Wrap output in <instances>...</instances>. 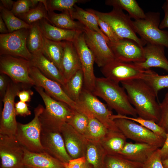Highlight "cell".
Returning a JSON list of instances; mask_svg holds the SVG:
<instances>
[{
    "mask_svg": "<svg viewBox=\"0 0 168 168\" xmlns=\"http://www.w3.org/2000/svg\"><path fill=\"white\" fill-rule=\"evenodd\" d=\"M121 83L139 117L157 123L160 115V105L156 100L157 96L152 89L142 79Z\"/></svg>",
    "mask_w": 168,
    "mask_h": 168,
    "instance_id": "6da1fadb",
    "label": "cell"
},
{
    "mask_svg": "<svg viewBox=\"0 0 168 168\" xmlns=\"http://www.w3.org/2000/svg\"><path fill=\"white\" fill-rule=\"evenodd\" d=\"M92 93L103 100L117 114L137 117L136 110L130 103L125 90L119 83L105 77H96Z\"/></svg>",
    "mask_w": 168,
    "mask_h": 168,
    "instance_id": "7a4b0ae2",
    "label": "cell"
},
{
    "mask_svg": "<svg viewBox=\"0 0 168 168\" xmlns=\"http://www.w3.org/2000/svg\"><path fill=\"white\" fill-rule=\"evenodd\" d=\"M34 88L41 97L45 105L39 116L41 128L60 132L62 126L67 123L74 110L67 104L53 98L42 87L35 86Z\"/></svg>",
    "mask_w": 168,
    "mask_h": 168,
    "instance_id": "3957f363",
    "label": "cell"
},
{
    "mask_svg": "<svg viewBox=\"0 0 168 168\" xmlns=\"http://www.w3.org/2000/svg\"><path fill=\"white\" fill-rule=\"evenodd\" d=\"M107 22L120 39L132 40L144 47L147 43L137 35L133 24V21L128 15L122 10L113 7L108 12H103L92 9H86Z\"/></svg>",
    "mask_w": 168,
    "mask_h": 168,
    "instance_id": "277c9868",
    "label": "cell"
},
{
    "mask_svg": "<svg viewBox=\"0 0 168 168\" xmlns=\"http://www.w3.org/2000/svg\"><path fill=\"white\" fill-rule=\"evenodd\" d=\"M160 13L149 12L142 19L134 20L133 24L136 34L146 43L168 48V31L159 28Z\"/></svg>",
    "mask_w": 168,
    "mask_h": 168,
    "instance_id": "5b68a950",
    "label": "cell"
},
{
    "mask_svg": "<svg viewBox=\"0 0 168 168\" xmlns=\"http://www.w3.org/2000/svg\"><path fill=\"white\" fill-rule=\"evenodd\" d=\"M44 108L39 104L34 110V118L29 123L17 122L16 137L25 149L31 152H44L40 142L41 125L39 119Z\"/></svg>",
    "mask_w": 168,
    "mask_h": 168,
    "instance_id": "8992f818",
    "label": "cell"
},
{
    "mask_svg": "<svg viewBox=\"0 0 168 168\" xmlns=\"http://www.w3.org/2000/svg\"><path fill=\"white\" fill-rule=\"evenodd\" d=\"M32 65L31 61L22 58L8 55L0 57V74L8 76L13 82L21 84L24 89L35 86L29 74Z\"/></svg>",
    "mask_w": 168,
    "mask_h": 168,
    "instance_id": "52a82bcc",
    "label": "cell"
},
{
    "mask_svg": "<svg viewBox=\"0 0 168 168\" xmlns=\"http://www.w3.org/2000/svg\"><path fill=\"white\" fill-rule=\"evenodd\" d=\"M24 88L21 84L9 81L2 101L3 108L0 122V134L16 136L17 129L15 110V98L17 92Z\"/></svg>",
    "mask_w": 168,
    "mask_h": 168,
    "instance_id": "ba28073f",
    "label": "cell"
},
{
    "mask_svg": "<svg viewBox=\"0 0 168 168\" xmlns=\"http://www.w3.org/2000/svg\"><path fill=\"white\" fill-rule=\"evenodd\" d=\"M114 120L118 129L127 139L137 142L151 145L158 148H161L164 143L165 139L135 122L121 118Z\"/></svg>",
    "mask_w": 168,
    "mask_h": 168,
    "instance_id": "9c48e42d",
    "label": "cell"
},
{
    "mask_svg": "<svg viewBox=\"0 0 168 168\" xmlns=\"http://www.w3.org/2000/svg\"><path fill=\"white\" fill-rule=\"evenodd\" d=\"M29 29H22L11 33L0 34V55L19 57L31 61L27 41Z\"/></svg>",
    "mask_w": 168,
    "mask_h": 168,
    "instance_id": "30bf717a",
    "label": "cell"
},
{
    "mask_svg": "<svg viewBox=\"0 0 168 168\" xmlns=\"http://www.w3.org/2000/svg\"><path fill=\"white\" fill-rule=\"evenodd\" d=\"M29 74L35 83V86L42 87L53 98L67 104L74 110L85 113V109L68 96L60 84L46 77L37 68L31 66Z\"/></svg>",
    "mask_w": 168,
    "mask_h": 168,
    "instance_id": "8fae6325",
    "label": "cell"
},
{
    "mask_svg": "<svg viewBox=\"0 0 168 168\" xmlns=\"http://www.w3.org/2000/svg\"><path fill=\"white\" fill-rule=\"evenodd\" d=\"M79 104L109 130L120 131L113 119L114 114L112 112L91 92L84 87L80 95Z\"/></svg>",
    "mask_w": 168,
    "mask_h": 168,
    "instance_id": "7c38bea8",
    "label": "cell"
},
{
    "mask_svg": "<svg viewBox=\"0 0 168 168\" xmlns=\"http://www.w3.org/2000/svg\"><path fill=\"white\" fill-rule=\"evenodd\" d=\"M147 70L141 68L134 63L114 59L101 68V71L104 77L119 83L131 80L142 79Z\"/></svg>",
    "mask_w": 168,
    "mask_h": 168,
    "instance_id": "4fadbf2b",
    "label": "cell"
},
{
    "mask_svg": "<svg viewBox=\"0 0 168 168\" xmlns=\"http://www.w3.org/2000/svg\"><path fill=\"white\" fill-rule=\"evenodd\" d=\"M24 148L16 136L0 134V168H23Z\"/></svg>",
    "mask_w": 168,
    "mask_h": 168,
    "instance_id": "5bb4252c",
    "label": "cell"
},
{
    "mask_svg": "<svg viewBox=\"0 0 168 168\" xmlns=\"http://www.w3.org/2000/svg\"><path fill=\"white\" fill-rule=\"evenodd\" d=\"M83 33L86 43L99 67L102 68L115 59L108 42L101 35L86 27Z\"/></svg>",
    "mask_w": 168,
    "mask_h": 168,
    "instance_id": "9a60e30c",
    "label": "cell"
},
{
    "mask_svg": "<svg viewBox=\"0 0 168 168\" xmlns=\"http://www.w3.org/2000/svg\"><path fill=\"white\" fill-rule=\"evenodd\" d=\"M72 42L81 64L83 74V87L92 92L96 78L94 71L95 59L92 52L86 43L83 32L80 33Z\"/></svg>",
    "mask_w": 168,
    "mask_h": 168,
    "instance_id": "2e32d148",
    "label": "cell"
},
{
    "mask_svg": "<svg viewBox=\"0 0 168 168\" xmlns=\"http://www.w3.org/2000/svg\"><path fill=\"white\" fill-rule=\"evenodd\" d=\"M108 45L115 60L127 63H137L145 60L143 46L130 39H120L114 43L109 42Z\"/></svg>",
    "mask_w": 168,
    "mask_h": 168,
    "instance_id": "e0dca14e",
    "label": "cell"
},
{
    "mask_svg": "<svg viewBox=\"0 0 168 168\" xmlns=\"http://www.w3.org/2000/svg\"><path fill=\"white\" fill-rule=\"evenodd\" d=\"M40 142L44 152L63 163H68L72 159L67 152L60 132L41 128Z\"/></svg>",
    "mask_w": 168,
    "mask_h": 168,
    "instance_id": "ac0fdd59",
    "label": "cell"
},
{
    "mask_svg": "<svg viewBox=\"0 0 168 168\" xmlns=\"http://www.w3.org/2000/svg\"><path fill=\"white\" fill-rule=\"evenodd\" d=\"M60 132L68 154L72 159L85 156L87 140L71 126L66 123Z\"/></svg>",
    "mask_w": 168,
    "mask_h": 168,
    "instance_id": "d6986e66",
    "label": "cell"
},
{
    "mask_svg": "<svg viewBox=\"0 0 168 168\" xmlns=\"http://www.w3.org/2000/svg\"><path fill=\"white\" fill-rule=\"evenodd\" d=\"M165 49L162 45L147 43L143 47L145 61L134 63L144 70L155 67L168 72V60L165 55Z\"/></svg>",
    "mask_w": 168,
    "mask_h": 168,
    "instance_id": "ffe728a7",
    "label": "cell"
},
{
    "mask_svg": "<svg viewBox=\"0 0 168 168\" xmlns=\"http://www.w3.org/2000/svg\"><path fill=\"white\" fill-rule=\"evenodd\" d=\"M158 149L147 143L127 142L119 154L128 160L143 164Z\"/></svg>",
    "mask_w": 168,
    "mask_h": 168,
    "instance_id": "44dd1931",
    "label": "cell"
},
{
    "mask_svg": "<svg viewBox=\"0 0 168 168\" xmlns=\"http://www.w3.org/2000/svg\"><path fill=\"white\" fill-rule=\"evenodd\" d=\"M22 164L27 168H65L61 161L45 152H31L25 148Z\"/></svg>",
    "mask_w": 168,
    "mask_h": 168,
    "instance_id": "7402d4cb",
    "label": "cell"
},
{
    "mask_svg": "<svg viewBox=\"0 0 168 168\" xmlns=\"http://www.w3.org/2000/svg\"><path fill=\"white\" fill-rule=\"evenodd\" d=\"M62 65L63 75L66 82L76 72L82 69L79 57L72 42L64 41Z\"/></svg>",
    "mask_w": 168,
    "mask_h": 168,
    "instance_id": "603a6c76",
    "label": "cell"
},
{
    "mask_svg": "<svg viewBox=\"0 0 168 168\" xmlns=\"http://www.w3.org/2000/svg\"><path fill=\"white\" fill-rule=\"evenodd\" d=\"M31 61L33 66L37 68L46 77L58 82L62 86L65 85L66 81L61 72L42 52L33 54Z\"/></svg>",
    "mask_w": 168,
    "mask_h": 168,
    "instance_id": "cb8c5ba5",
    "label": "cell"
},
{
    "mask_svg": "<svg viewBox=\"0 0 168 168\" xmlns=\"http://www.w3.org/2000/svg\"><path fill=\"white\" fill-rule=\"evenodd\" d=\"M39 24L44 36L49 40L54 41L73 42L80 33L83 32L58 28L49 23L45 19L39 21Z\"/></svg>",
    "mask_w": 168,
    "mask_h": 168,
    "instance_id": "d4e9b609",
    "label": "cell"
},
{
    "mask_svg": "<svg viewBox=\"0 0 168 168\" xmlns=\"http://www.w3.org/2000/svg\"><path fill=\"white\" fill-rule=\"evenodd\" d=\"M127 138L120 131H109L100 143L106 155L118 154L122 151Z\"/></svg>",
    "mask_w": 168,
    "mask_h": 168,
    "instance_id": "484cf974",
    "label": "cell"
},
{
    "mask_svg": "<svg viewBox=\"0 0 168 168\" xmlns=\"http://www.w3.org/2000/svg\"><path fill=\"white\" fill-rule=\"evenodd\" d=\"M47 12L49 21L53 25L64 29L84 31L85 26L73 19L68 12L57 13L54 11Z\"/></svg>",
    "mask_w": 168,
    "mask_h": 168,
    "instance_id": "4316f807",
    "label": "cell"
},
{
    "mask_svg": "<svg viewBox=\"0 0 168 168\" xmlns=\"http://www.w3.org/2000/svg\"><path fill=\"white\" fill-rule=\"evenodd\" d=\"M64 41H54L49 40L44 36L42 52L52 62L63 74L62 59Z\"/></svg>",
    "mask_w": 168,
    "mask_h": 168,
    "instance_id": "83f0119b",
    "label": "cell"
},
{
    "mask_svg": "<svg viewBox=\"0 0 168 168\" xmlns=\"http://www.w3.org/2000/svg\"><path fill=\"white\" fill-rule=\"evenodd\" d=\"M106 155L100 142L87 140L85 157L92 168H105Z\"/></svg>",
    "mask_w": 168,
    "mask_h": 168,
    "instance_id": "f1b7e54d",
    "label": "cell"
},
{
    "mask_svg": "<svg viewBox=\"0 0 168 168\" xmlns=\"http://www.w3.org/2000/svg\"><path fill=\"white\" fill-rule=\"evenodd\" d=\"M72 18L76 19L85 27L96 31L103 36L109 42L110 41L106 36L100 30L98 25L96 16L93 13L84 10L75 5L70 13Z\"/></svg>",
    "mask_w": 168,
    "mask_h": 168,
    "instance_id": "f546056e",
    "label": "cell"
},
{
    "mask_svg": "<svg viewBox=\"0 0 168 168\" xmlns=\"http://www.w3.org/2000/svg\"><path fill=\"white\" fill-rule=\"evenodd\" d=\"M105 2L107 5L126 11L131 18L134 20L145 17L146 13L135 0H107Z\"/></svg>",
    "mask_w": 168,
    "mask_h": 168,
    "instance_id": "4dcf8cb0",
    "label": "cell"
},
{
    "mask_svg": "<svg viewBox=\"0 0 168 168\" xmlns=\"http://www.w3.org/2000/svg\"><path fill=\"white\" fill-rule=\"evenodd\" d=\"M83 86V74L82 69L76 72L62 87L68 96L79 104Z\"/></svg>",
    "mask_w": 168,
    "mask_h": 168,
    "instance_id": "1f68e13d",
    "label": "cell"
},
{
    "mask_svg": "<svg viewBox=\"0 0 168 168\" xmlns=\"http://www.w3.org/2000/svg\"><path fill=\"white\" fill-rule=\"evenodd\" d=\"M30 25L27 41L28 49L32 54L42 52L44 36L40 26L39 21Z\"/></svg>",
    "mask_w": 168,
    "mask_h": 168,
    "instance_id": "d6a6232c",
    "label": "cell"
},
{
    "mask_svg": "<svg viewBox=\"0 0 168 168\" xmlns=\"http://www.w3.org/2000/svg\"><path fill=\"white\" fill-rule=\"evenodd\" d=\"M88 117V124L84 136L87 140L100 142L109 130L93 116Z\"/></svg>",
    "mask_w": 168,
    "mask_h": 168,
    "instance_id": "836d02e7",
    "label": "cell"
},
{
    "mask_svg": "<svg viewBox=\"0 0 168 168\" xmlns=\"http://www.w3.org/2000/svg\"><path fill=\"white\" fill-rule=\"evenodd\" d=\"M0 16L2 17L9 33L23 28L29 29L30 25L16 16L11 11L0 6Z\"/></svg>",
    "mask_w": 168,
    "mask_h": 168,
    "instance_id": "e575fe53",
    "label": "cell"
},
{
    "mask_svg": "<svg viewBox=\"0 0 168 168\" xmlns=\"http://www.w3.org/2000/svg\"><path fill=\"white\" fill-rule=\"evenodd\" d=\"M157 96L160 90L168 88V75H161L150 69L148 70L142 78Z\"/></svg>",
    "mask_w": 168,
    "mask_h": 168,
    "instance_id": "d590c367",
    "label": "cell"
},
{
    "mask_svg": "<svg viewBox=\"0 0 168 168\" xmlns=\"http://www.w3.org/2000/svg\"><path fill=\"white\" fill-rule=\"evenodd\" d=\"M105 168H143V164L128 160L119 154L106 155Z\"/></svg>",
    "mask_w": 168,
    "mask_h": 168,
    "instance_id": "8d00e7d4",
    "label": "cell"
},
{
    "mask_svg": "<svg viewBox=\"0 0 168 168\" xmlns=\"http://www.w3.org/2000/svg\"><path fill=\"white\" fill-rule=\"evenodd\" d=\"M40 1L35 7L18 17L30 25L43 19H45L49 21L47 10L43 3V0Z\"/></svg>",
    "mask_w": 168,
    "mask_h": 168,
    "instance_id": "74e56055",
    "label": "cell"
},
{
    "mask_svg": "<svg viewBox=\"0 0 168 168\" xmlns=\"http://www.w3.org/2000/svg\"><path fill=\"white\" fill-rule=\"evenodd\" d=\"M87 0H46L45 7L47 11L58 10L62 12L70 13L77 3H84Z\"/></svg>",
    "mask_w": 168,
    "mask_h": 168,
    "instance_id": "f35d334b",
    "label": "cell"
},
{
    "mask_svg": "<svg viewBox=\"0 0 168 168\" xmlns=\"http://www.w3.org/2000/svg\"><path fill=\"white\" fill-rule=\"evenodd\" d=\"M119 118H125L135 122L166 139L167 133L157 123L153 121L145 119L139 116L134 117L119 114H114L113 116L114 120Z\"/></svg>",
    "mask_w": 168,
    "mask_h": 168,
    "instance_id": "ab89813d",
    "label": "cell"
},
{
    "mask_svg": "<svg viewBox=\"0 0 168 168\" xmlns=\"http://www.w3.org/2000/svg\"><path fill=\"white\" fill-rule=\"evenodd\" d=\"M88 123L89 118L86 115L83 113L74 110L71 117L67 123L84 136Z\"/></svg>",
    "mask_w": 168,
    "mask_h": 168,
    "instance_id": "60d3db41",
    "label": "cell"
},
{
    "mask_svg": "<svg viewBox=\"0 0 168 168\" xmlns=\"http://www.w3.org/2000/svg\"><path fill=\"white\" fill-rule=\"evenodd\" d=\"M32 8V0H18L14 2L11 11L18 17L27 12Z\"/></svg>",
    "mask_w": 168,
    "mask_h": 168,
    "instance_id": "b9f144b4",
    "label": "cell"
},
{
    "mask_svg": "<svg viewBox=\"0 0 168 168\" xmlns=\"http://www.w3.org/2000/svg\"><path fill=\"white\" fill-rule=\"evenodd\" d=\"M95 15L100 30L108 37L110 42L114 43L120 39L114 33L111 27L107 22Z\"/></svg>",
    "mask_w": 168,
    "mask_h": 168,
    "instance_id": "7bdbcfd3",
    "label": "cell"
},
{
    "mask_svg": "<svg viewBox=\"0 0 168 168\" xmlns=\"http://www.w3.org/2000/svg\"><path fill=\"white\" fill-rule=\"evenodd\" d=\"M143 168H165L162 163L160 148L157 149L143 164Z\"/></svg>",
    "mask_w": 168,
    "mask_h": 168,
    "instance_id": "ee69618b",
    "label": "cell"
},
{
    "mask_svg": "<svg viewBox=\"0 0 168 168\" xmlns=\"http://www.w3.org/2000/svg\"><path fill=\"white\" fill-rule=\"evenodd\" d=\"M160 115L157 124L167 133L168 132V104H160Z\"/></svg>",
    "mask_w": 168,
    "mask_h": 168,
    "instance_id": "f6af8a7d",
    "label": "cell"
},
{
    "mask_svg": "<svg viewBox=\"0 0 168 168\" xmlns=\"http://www.w3.org/2000/svg\"><path fill=\"white\" fill-rule=\"evenodd\" d=\"M15 106L16 115L25 117L31 114V111L28 108V105L26 102L21 100L18 101L15 103Z\"/></svg>",
    "mask_w": 168,
    "mask_h": 168,
    "instance_id": "bcb514c9",
    "label": "cell"
},
{
    "mask_svg": "<svg viewBox=\"0 0 168 168\" xmlns=\"http://www.w3.org/2000/svg\"><path fill=\"white\" fill-rule=\"evenodd\" d=\"M86 162L85 156L72 159L66 163H63L65 168H83Z\"/></svg>",
    "mask_w": 168,
    "mask_h": 168,
    "instance_id": "7dc6e473",
    "label": "cell"
},
{
    "mask_svg": "<svg viewBox=\"0 0 168 168\" xmlns=\"http://www.w3.org/2000/svg\"><path fill=\"white\" fill-rule=\"evenodd\" d=\"M34 94L33 92L29 89H24L19 91L17 93L20 100L25 102H29L31 100V96Z\"/></svg>",
    "mask_w": 168,
    "mask_h": 168,
    "instance_id": "c3c4849f",
    "label": "cell"
},
{
    "mask_svg": "<svg viewBox=\"0 0 168 168\" xmlns=\"http://www.w3.org/2000/svg\"><path fill=\"white\" fill-rule=\"evenodd\" d=\"M9 81L6 75L0 74V95L2 99L5 94Z\"/></svg>",
    "mask_w": 168,
    "mask_h": 168,
    "instance_id": "681fc988",
    "label": "cell"
},
{
    "mask_svg": "<svg viewBox=\"0 0 168 168\" xmlns=\"http://www.w3.org/2000/svg\"><path fill=\"white\" fill-rule=\"evenodd\" d=\"M162 8L164 13V16L161 22L159 28L162 29L166 28H168V2L166 1L163 4Z\"/></svg>",
    "mask_w": 168,
    "mask_h": 168,
    "instance_id": "f907efd6",
    "label": "cell"
},
{
    "mask_svg": "<svg viewBox=\"0 0 168 168\" xmlns=\"http://www.w3.org/2000/svg\"><path fill=\"white\" fill-rule=\"evenodd\" d=\"M160 152L162 160L168 158V132L163 146L160 148Z\"/></svg>",
    "mask_w": 168,
    "mask_h": 168,
    "instance_id": "816d5d0a",
    "label": "cell"
},
{
    "mask_svg": "<svg viewBox=\"0 0 168 168\" xmlns=\"http://www.w3.org/2000/svg\"><path fill=\"white\" fill-rule=\"evenodd\" d=\"M1 4L6 9L11 11L14 2L11 0H1Z\"/></svg>",
    "mask_w": 168,
    "mask_h": 168,
    "instance_id": "f5cc1de1",
    "label": "cell"
},
{
    "mask_svg": "<svg viewBox=\"0 0 168 168\" xmlns=\"http://www.w3.org/2000/svg\"><path fill=\"white\" fill-rule=\"evenodd\" d=\"M0 32L1 34L8 33L9 32L7 27L2 19V17L0 16Z\"/></svg>",
    "mask_w": 168,
    "mask_h": 168,
    "instance_id": "db71d44e",
    "label": "cell"
},
{
    "mask_svg": "<svg viewBox=\"0 0 168 168\" xmlns=\"http://www.w3.org/2000/svg\"><path fill=\"white\" fill-rule=\"evenodd\" d=\"M162 162L165 168H168V158L162 160Z\"/></svg>",
    "mask_w": 168,
    "mask_h": 168,
    "instance_id": "11a10c76",
    "label": "cell"
},
{
    "mask_svg": "<svg viewBox=\"0 0 168 168\" xmlns=\"http://www.w3.org/2000/svg\"><path fill=\"white\" fill-rule=\"evenodd\" d=\"M161 103L165 104H168V91L166 94Z\"/></svg>",
    "mask_w": 168,
    "mask_h": 168,
    "instance_id": "9f6ffc18",
    "label": "cell"
},
{
    "mask_svg": "<svg viewBox=\"0 0 168 168\" xmlns=\"http://www.w3.org/2000/svg\"><path fill=\"white\" fill-rule=\"evenodd\" d=\"M83 168H92L90 164L86 161Z\"/></svg>",
    "mask_w": 168,
    "mask_h": 168,
    "instance_id": "6f0895ef",
    "label": "cell"
},
{
    "mask_svg": "<svg viewBox=\"0 0 168 168\" xmlns=\"http://www.w3.org/2000/svg\"><path fill=\"white\" fill-rule=\"evenodd\" d=\"M23 168H27L24 167Z\"/></svg>",
    "mask_w": 168,
    "mask_h": 168,
    "instance_id": "680465c9",
    "label": "cell"
},
{
    "mask_svg": "<svg viewBox=\"0 0 168 168\" xmlns=\"http://www.w3.org/2000/svg\"><path fill=\"white\" fill-rule=\"evenodd\" d=\"M167 1L168 2V0H167Z\"/></svg>",
    "mask_w": 168,
    "mask_h": 168,
    "instance_id": "91938a15",
    "label": "cell"
}]
</instances>
